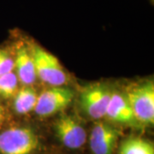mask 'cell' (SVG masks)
<instances>
[{"label":"cell","instance_id":"6da1fadb","mask_svg":"<svg viewBox=\"0 0 154 154\" xmlns=\"http://www.w3.org/2000/svg\"><path fill=\"white\" fill-rule=\"evenodd\" d=\"M40 140L36 131L28 126L0 129V154H34Z\"/></svg>","mask_w":154,"mask_h":154},{"label":"cell","instance_id":"7a4b0ae2","mask_svg":"<svg viewBox=\"0 0 154 154\" xmlns=\"http://www.w3.org/2000/svg\"><path fill=\"white\" fill-rule=\"evenodd\" d=\"M124 94L140 125L141 127L153 125V81L147 80L129 86Z\"/></svg>","mask_w":154,"mask_h":154},{"label":"cell","instance_id":"3957f363","mask_svg":"<svg viewBox=\"0 0 154 154\" xmlns=\"http://www.w3.org/2000/svg\"><path fill=\"white\" fill-rule=\"evenodd\" d=\"M31 52L37 78L51 87H60L68 82V75L57 57L38 45H33Z\"/></svg>","mask_w":154,"mask_h":154},{"label":"cell","instance_id":"277c9868","mask_svg":"<svg viewBox=\"0 0 154 154\" xmlns=\"http://www.w3.org/2000/svg\"><path fill=\"white\" fill-rule=\"evenodd\" d=\"M112 90L104 83H95L81 92L79 102L83 112L94 120L104 118Z\"/></svg>","mask_w":154,"mask_h":154},{"label":"cell","instance_id":"5b68a950","mask_svg":"<svg viewBox=\"0 0 154 154\" xmlns=\"http://www.w3.org/2000/svg\"><path fill=\"white\" fill-rule=\"evenodd\" d=\"M74 92L70 88L51 87L38 95L34 112L40 117H47L62 112L71 104Z\"/></svg>","mask_w":154,"mask_h":154},{"label":"cell","instance_id":"8992f818","mask_svg":"<svg viewBox=\"0 0 154 154\" xmlns=\"http://www.w3.org/2000/svg\"><path fill=\"white\" fill-rule=\"evenodd\" d=\"M54 132L61 144L68 149H80L87 141L85 128L71 115L61 114L54 123Z\"/></svg>","mask_w":154,"mask_h":154},{"label":"cell","instance_id":"52a82bcc","mask_svg":"<svg viewBox=\"0 0 154 154\" xmlns=\"http://www.w3.org/2000/svg\"><path fill=\"white\" fill-rule=\"evenodd\" d=\"M122 132L109 122L94 123L89 135V146L93 154H114Z\"/></svg>","mask_w":154,"mask_h":154},{"label":"cell","instance_id":"ba28073f","mask_svg":"<svg viewBox=\"0 0 154 154\" xmlns=\"http://www.w3.org/2000/svg\"><path fill=\"white\" fill-rule=\"evenodd\" d=\"M105 117L114 125L140 128L124 94L112 91Z\"/></svg>","mask_w":154,"mask_h":154},{"label":"cell","instance_id":"9c48e42d","mask_svg":"<svg viewBox=\"0 0 154 154\" xmlns=\"http://www.w3.org/2000/svg\"><path fill=\"white\" fill-rule=\"evenodd\" d=\"M14 69L23 86H32L36 82L37 75L31 49L24 45L18 46L14 58Z\"/></svg>","mask_w":154,"mask_h":154},{"label":"cell","instance_id":"30bf717a","mask_svg":"<svg viewBox=\"0 0 154 154\" xmlns=\"http://www.w3.org/2000/svg\"><path fill=\"white\" fill-rule=\"evenodd\" d=\"M13 109L17 115H27L33 111L38 99V94L32 86H24L13 97Z\"/></svg>","mask_w":154,"mask_h":154},{"label":"cell","instance_id":"8fae6325","mask_svg":"<svg viewBox=\"0 0 154 154\" xmlns=\"http://www.w3.org/2000/svg\"><path fill=\"white\" fill-rule=\"evenodd\" d=\"M118 154H154L153 144L142 137L129 136L121 142Z\"/></svg>","mask_w":154,"mask_h":154},{"label":"cell","instance_id":"7c38bea8","mask_svg":"<svg viewBox=\"0 0 154 154\" xmlns=\"http://www.w3.org/2000/svg\"><path fill=\"white\" fill-rule=\"evenodd\" d=\"M18 82L14 70L0 76V97L5 99L13 98L18 91Z\"/></svg>","mask_w":154,"mask_h":154},{"label":"cell","instance_id":"4fadbf2b","mask_svg":"<svg viewBox=\"0 0 154 154\" xmlns=\"http://www.w3.org/2000/svg\"><path fill=\"white\" fill-rule=\"evenodd\" d=\"M14 70V58L11 53L4 49H0V76Z\"/></svg>","mask_w":154,"mask_h":154},{"label":"cell","instance_id":"5bb4252c","mask_svg":"<svg viewBox=\"0 0 154 154\" xmlns=\"http://www.w3.org/2000/svg\"><path fill=\"white\" fill-rule=\"evenodd\" d=\"M5 121V109L3 108V106L1 105H0V129L4 125Z\"/></svg>","mask_w":154,"mask_h":154},{"label":"cell","instance_id":"9a60e30c","mask_svg":"<svg viewBox=\"0 0 154 154\" xmlns=\"http://www.w3.org/2000/svg\"><path fill=\"white\" fill-rule=\"evenodd\" d=\"M0 105H1V103H0Z\"/></svg>","mask_w":154,"mask_h":154}]
</instances>
